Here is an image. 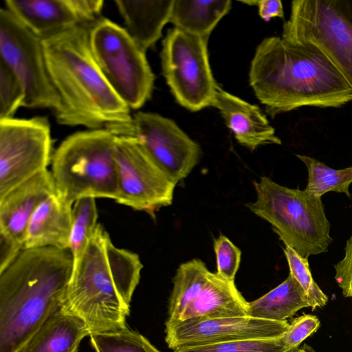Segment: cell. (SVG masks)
<instances>
[{
    "label": "cell",
    "instance_id": "cell-1",
    "mask_svg": "<svg viewBox=\"0 0 352 352\" xmlns=\"http://www.w3.org/2000/svg\"><path fill=\"white\" fill-rule=\"evenodd\" d=\"M249 78L272 117L302 107L340 108L352 101L349 85L322 52L279 36L258 45Z\"/></svg>",
    "mask_w": 352,
    "mask_h": 352
},
{
    "label": "cell",
    "instance_id": "cell-2",
    "mask_svg": "<svg viewBox=\"0 0 352 352\" xmlns=\"http://www.w3.org/2000/svg\"><path fill=\"white\" fill-rule=\"evenodd\" d=\"M48 71L59 96L58 124L105 129L131 136L133 116L99 69L92 54L89 28L78 25L43 40Z\"/></svg>",
    "mask_w": 352,
    "mask_h": 352
},
{
    "label": "cell",
    "instance_id": "cell-3",
    "mask_svg": "<svg viewBox=\"0 0 352 352\" xmlns=\"http://www.w3.org/2000/svg\"><path fill=\"white\" fill-rule=\"evenodd\" d=\"M74 267L69 249H23L0 272V352H16L65 300Z\"/></svg>",
    "mask_w": 352,
    "mask_h": 352
},
{
    "label": "cell",
    "instance_id": "cell-4",
    "mask_svg": "<svg viewBox=\"0 0 352 352\" xmlns=\"http://www.w3.org/2000/svg\"><path fill=\"white\" fill-rule=\"evenodd\" d=\"M142 268L138 254L115 246L98 223L74 264L64 306L86 322L90 334L122 329Z\"/></svg>",
    "mask_w": 352,
    "mask_h": 352
},
{
    "label": "cell",
    "instance_id": "cell-5",
    "mask_svg": "<svg viewBox=\"0 0 352 352\" xmlns=\"http://www.w3.org/2000/svg\"><path fill=\"white\" fill-rule=\"evenodd\" d=\"M117 136L105 129L78 131L57 147L52 160L56 195L69 206L83 197H118Z\"/></svg>",
    "mask_w": 352,
    "mask_h": 352
},
{
    "label": "cell",
    "instance_id": "cell-6",
    "mask_svg": "<svg viewBox=\"0 0 352 352\" xmlns=\"http://www.w3.org/2000/svg\"><path fill=\"white\" fill-rule=\"evenodd\" d=\"M254 186L256 200L246 207L270 223L285 245L305 258L327 251L333 239L321 197L281 186L267 177Z\"/></svg>",
    "mask_w": 352,
    "mask_h": 352
},
{
    "label": "cell",
    "instance_id": "cell-7",
    "mask_svg": "<svg viewBox=\"0 0 352 352\" xmlns=\"http://www.w3.org/2000/svg\"><path fill=\"white\" fill-rule=\"evenodd\" d=\"M283 38L322 52L352 89V0H295Z\"/></svg>",
    "mask_w": 352,
    "mask_h": 352
},
{
    "label": "cell",
    "instance_id": "cell-8",
    "mask_svg": "<svg viewBox=\"0 0 352 352\" xmlns=\"http://www.w3.org/2000/svg\"><path fill=\"white\" fill-rule=\"evenodd\" d=\"M89 44L102 74L131 109L151 98L155 75L143 51L124 28L101 16L89 28Z\"/></svg>",
    "mask_w": 352,
    "mask_h": 352
},
{
    "label": "cell",
    "instance_id": "cell-9",
    "mask_svg": "<svg viewBox=\"0 0 352 352\" xmlns=\"http://www.w3.org/2000/svg\"><path fill=\"white\" fill-rule=\"evenodd\" d=\"M247 302L234 281L210 272L200 259L182 263L173 278L166 322L195 318L248 316Z\"/></svg>",
    "mask_w": 352,
    "mask_h": 352
},
{
    "label": "cell",
    "instance_id": "cell-10",
    "mask_svg": "<svg viewBox=\"0 0 352 352\" xmlns=\"http://www.w3.org/2000/svg\"><path fill=\"white\" fill-rule=\"evenodd\" d=\"M207 39L173 28L163 40L162 74L177 102L197 111L212 106L218 85L209 63Z\"/></svg>",
    "mask_w": 352,
    "mask_h": 352
},
{
    "label": "cell",
    "instance_id": "cell-11",
    "mask_svg": "<svg viewBox=\"0 0 352 352\" xmlns=\"http://www.w3.org/2000/svg\"><path fill=\"white\" fill-rule=\"evenodd\" d=\"M0 60L24 88L23 107L59 109L60 101L48 71L43 41L6 8L0 9Z\"/></svg>",
    "mask_w": 352,
    "mask_h": 352
},
{
    "label": "cell",
    "instance_id": "cell-12",
    "mask_svg": "<svg viewBox=\"0 0 352 352\" xmlns=\"http://www.w3.org/2000/svg\"><path fill=\"white\" fill-rule=\"evenodd\" d=\"M53 155L47 117L0 120V198L47 170Z\"/></svg>",
    "mask_w": 352,
    "mask_h": 352
},
{
    "label": "cell",
    "instance_id": "cell-13",
    "mask_svg": "<svg viewBox=\"0 0 352 352\" xmlns=\"http://www.w3.org/2000/svg\"><path fill=\"white\" fill-rule=\"evenodd\" d=\"M115 160L118 178L116 201L151 215L173 200L175 184L137 138L117 136Z\"/></svg>",
    "mask_w": 352,
    "mask_h": 352
},
{
    "label": "cell",
    "instance_id": "cell-14",
    "mask_svg": "<svg viewBox=\"0 0 352 352\" xmlns=\"http://www.w3.org/2000/svg\"><path fill=\"white\" fill-rule=\"evenodd\" d=\"M131 137L138 140L175 185L191 173L200 158L199 145L173 120L155 113L133 114Z\"/></svg>",
    "mask_w": 352,
    "mask_h": 352
},
{
    "label": "cell",
    "instance_id": "cell-15",
    "mask_svg": "<svg viewBox=\"0 0 352 352\" xmlns=\"http://www.w3.org/2000/svg\"><path fill=\"white\" fill-rule=\"evenodd\" d=\"M287 320L274 321L250 316L195 318L166 325L165 341L171 349L238 340L282 337Z\"/></svg>",
    "mask_w": 352,
    "mask_h": 352
},
{
    "label": "cell",
    "instance_id": "cell-16",
    "mask_svg": "<svg viewBox=\"0 0 352 352\" xmlns=\"http://www.w3.org/2000/svg\"><path fill=\"white\" fill-rule=\"evenodd\" d=\"M6 8L42 41L102 16V0H4Z\"/></svg>",
    "mask_w": 352,
    "mask_h": 352
},
{
    "label": "cell",
    "instance_id": "cell-17",
    "mask_svg": "<svg viewBox=\"0 0 352 352\" xmlns=\"http://www.w3.org/2000/svg\"><path fill=\"white\" fill-rule=\"evenodd\" d=\"M56 194L51 171L45 170L0 198V239L23 249L27 228L36 208Z\"/></svg>",
    "mask_w": 352,
    "mask_h": 352
},
{
    "label": "cell",
    "instance_id": "cell-18",
    "mask_svg": "<svg viewBox=\"0 0 352 352\" xmlns=\"http://www.w3.org/2000/svg\"><path fill=\"white\" fill-rule=\"evenodd\" d=\"M212 107L219 109L237 142L248 149L254 151L266 144H281L275 129L258 106L218 85Z\"/></svg>",
    "mask_w": 352,
    "mask_h": 352
},
{
    "label": "cell",
    "instance_id": "cell-19",
    "mask_svg": "<svg viewBox=\"0 0 352 352\" xmlns=\"http://www.w3.org/2000/svg\"><path fill=\"white\" fill-rule=\"evenodd\" d=\"M72 208L56 194L41 203L29 221L23 249H69Z\"/></svg>",
    "mask_w": 352,
    "mask_h": 352
},
{
    "label": "cell",
    "instance_id": "cell-20",
    "mask_svg": "<svg viewBox=\"0 0 352 352\" xmlns=\"http://www.w3.org/2000/svg\"><path fill=\"white\" fill-rule=\"evenodd\" d=\"M89 335L86 322L63 305L16 352H77Z\"/></svg>",
    "mask_w": 352,
    "mask_h": 352
},
{
    "label": "cell",
    "instance_id": "cell-21",
    "mask_svg": "<svg viewBox=\"0 0 352 352\" xmlns=\"http://www.w3.org/2000/svg\"><path fill=\"white\" fill-rule=\"evenodd\" d=\"M174 0H115L124 29L145 52L162 36Z\"/></svg>",
    "mask_w": 352,
    "mask_h": 352
},
{
    "label": "cell",
    "instance_id": "cell-22",
    "mask_svg": "<svg viewBox=\"0 0 352 352\" xmlns=\"http://www.w3.org/2000/svg\"><path fill=\"white\" fill-rule=\"evenodd\" d=\"M231 3L230 0H174L169 22L175 28L208 40L231 9Z\"/></svg>",
    "mask_w": 352,
    "mask_h": 352
},
{
    "label": "cell",
    "instance_id": "cell-23",
    "mask_svg": "<svg viewBox=\"0 0 352 352\" xmlns=\"http://www.w3.org/2000/svg\"><path fill=\"white\" fill-rule=\"evenodd\" d=\"M310 307L302 288L289 274L277 287L261 298L248 302V316L274 321H284L301 309Z\"/></svg>",
    "mask_w": 352,
    "mask_h": 352
},
{
    "label": "cell",
    "instance_id": "cell-24",
    "mask_svg": "<svg viewBox=\"0 0 352 352\" xmlns=\"http://www.w3.org/2000/svg\"><path fill=\"white\" fill-rule=\"evenodd\" d=\"M296 156L307 169L306 190L320 197L328 192H344L352 198L349 190L352 183V166L334 169L315 158L299 154Z\"/></svg>",
    "mask_w": 352,
    "mask_h": 352
},
{
    "label": "cell",
    "instance_id": "cell-25",
    "mask_svg": "<svg viewBox=\"0 0 352 352\" xmlns=\"http://www.w3.org/2000/svg\"><path fill=\"white\" fill-rule=\"evenodd\" d=\"M98 217L95 198H80L73 204L69 250L72 254L74 264L82 254L97 227Z\"/></svg>",
    "mask_w": 352,
    "mask_h": 352
},
{
    "label": "cell",
    "instance_id": "cell-26",
    "mask_svg": "<svg viewBox=\"0 0 352 352\" xmlns=\"http://www.w3.org/2000/svg\"><path fill=\"white\" fill-rule=\"evenodd\" d=\"M89 336L96 352H160L142 335L128 327Z\"/></svg>",
    "mask_w": 352,
    "mask_h": 352
},
{
    "label": "cell",
    "instance_id": "cell-27",
    "mask_svg": "<svg viewBox=\"0 0 352 352\" xmlns=\"http://www.w3.org/2000/svg\"><path fill=\"white\" fill-rule=\"evenodd\" d=\"M283 251L289 265V274L302 288L311 309L323 307L328 302V296L314 280L308 258L301 256L288 245H285Z\"/></svg>",
    "mask_w": 352,
    "mask_h": 352
},
{
    "label": "cell",
    "instance_id": "cell-28",
    "mask_svg": "<svg viewBox=\"0 0 352 352\" xmlns=\"http://www.w3.org/2000/svg\"><path fill=\"white\" fill-rule=\"evenodd\" d=\"M285 347L283 336L272 339H252L214 344L186 346L173 352H294Z\"/></svg>",
    "mask_w": 352,
    "mask_h": 352
},
{
    "label": "cell",
    "instance_id": "cell-29",
    "mask_svg": "<svg viewBox=\"0 0 352 352\" xmlns=\"http://www.w3.org/2000/svg\"><path fill=\"white\" fill-rule=\"evenodd\" d=\"M24 88L16 76L0 60V120L14 118L23 106Z\"/></svg>",
    "mask_w": 352,
    "mask_h": 352
},
{
    "label": "cell",
    "instance_id": "cell-30",
    "mask_svg": "<svg viewBox=\"0 0 352 352\" xmlns=\"http://www.w3.org/2000/svg\"><path fill=\"white\" fill-rule=\"evenodd\" d=\"M214 250L217 262L216 273L227 280L234 281L241 263V250L224 235H220L214 240Z\"/></svg>",
    "mask_w": 352,
    "mask_h": 352
},
{
    "label": "cell",
    "instance_id": "cell-31",
    "mask_svg": "<svg viewBox=\"0 0 352 352\" xmlns=\"http://www.w3.org/2000/svg\"><path fill=\"white\" fill-rule=\"evenodd\" d=\"M320 325L319 318L310 314H303L292 320L283 336L286 348L296 349L306 338L315 333Z\"/></svg>",
    "mask_w": 352,
    "mask_h": 352
},
{
    "label": "cell",
    "instance_id": "cell-32",
    "mask_svg": "<svg viewBox=\"0 0 352 352\" xmlns=\"http://www.w3.org/2000/svg\"><path fill=\"white\" fill-rule=\"evenodd\" d=\"M335 280L346 298H352V234L344 248L343 258L335 265Z\"/></svg>",
    "mask_w": 352,
    "mask_h": 352
},
{
    "label": "cell",
    "instance_id": "cell-33",
    "mask_svg": "<svg viewBox=\"0 0 352 352\" xmlns=\"http://www.w3.org/2000/svg\"><path fill=\"white\" fill-rule=\"evenodd\" d=\"M257 6L259 16L265 21L284 16L283 3L280 0L258 1Z\"/></svg>",
    "mask_w": 352,
    "mask_h": 352
},
{
    "label": "cell",
    "instance_id": "cell-34",
    "mask_svg": "<svg viewBox=\"0 0 352 352\" xmlns=\"http://www.w3.org/2000/svg\"><path fill=\"white\" fill-rule=\"evenodd\" d=\"M294 352H315L313 349L306 344H303L301 347H298Z\"/></svg>",
    "mask_w": 352,
    "mask_h": 352
},
{
    "label": "cell",
    "instance_id": "cell-35",
    "mask_svg": "<svg viewBox=\"0 0 352 352\" xmlns=\"http://www.w3.org/2000/svg\"><path fill=\"white\" fill-rule=\"evenodd\" d=\"M258 1H241V2L243 3H246V4L250 5V6H254V5H256L257 6Z\"/></svg>",
    "mask_w": 352,
    "mask_h": 352
}]
</instances>
